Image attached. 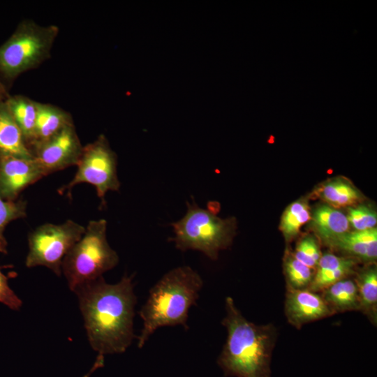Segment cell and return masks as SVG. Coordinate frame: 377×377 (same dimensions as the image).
I'll use <instances>...</instances> for the list:
<instances>
[{
	"instance_id": "obj_1",
	"label": "cell",
	"mask_w": 377,
	"mask_h": 377,
	"mask_svg": "<svg viewBox=\"0 0 377 377\" xmlns=\"http://www.w3.org/2000/svg\"><path fill=\"white\" fill-rule=\"evenodd\" d=\"M75 293L89 342L98 355L125 352L135 337L133 319L137 298L133 275L125 274L114 284L106 283L102 276Z\"/></svg>"
},
{
	"instance_id": "obj_2",
	"label": "cell",
	"mask_w": 377,
	"mask_h": 377,
	"mask_svg": "<svg viewBox=\"0 0 377 377\" xmlns=\"http://www.w3.org/2000/svg\"><path fill=\"white\" fill-rule=\"evenodd\" d=\"M221 323L227 338L217 363L226 376L271 377V360L277 337L272 323L256 325L248 320L234 300H225Z\"/></svg>"
},
{
	"instance_id": "obj_3",
	"label": "cell",
	"mask_w": 377,
	"mask_h": 377,
	"mask_svg": "<svg viewBox=\"0 0 377 377\" xmlns=\"http://www.w3.org/2000/svg\"><path fill=\"white\" fill-rule=\"evenodd\" d=\"M202 286L200 274L188 266L165 274L151 288L139 311L143 327L138 337V347H143L159 327L182 325L188 329L189 309L195 304Z\"/></svg>"
},
{
	"instance_id": "obj_4",
	"label": "cell",
	"mask_w": 377,
	"mask_h": 377,
	"mask_svg": "<svg viewBox=\"0 0 377 377\" xmlns=\"http://www.w3.org/2000/svg\"><path fill=\"white\" fill-rule=\"evenodd\" d=\"M59 29L23 20L0 45V79L8 87L19 75L48 59Z\"/></svg>"
},
{
	"instance_id": "obj_5",
	"label": "cell",
	"mask_w": 377,
	"mask_h": 377,
	"mask_svg": "<svg viewBox=\"0 0 377 377\" xmlns=\"http://www.w3.org/2000/svg\"><path fill=\"white\" fill-rule=\"evenodd\" d=\"M106 231L105 219L90 221L82 237L65 256L61 272L74 293L118 264V254L109 245Z\"/></svg>"
},
{
	"instance_id": "obj_6",
	"label": "cell",
	"mask_w": 377,
	"mask_h": 377,
	"mask_svg": "<svg viewBox=\"0 0 377 377\" xmlns=\"http://www.w3.org/2000/svg\"><path fill=\"white\" fill-rule=\"evenodd\" d=\"M171 226L175 233L171 240L177 249L198 251L214 260L231 244L236 228L233 218L221 219L195 202L187 203L184 216Z\"/></svg>"
},
{
	"instance_id": "obj_7",
	"label": "cell",
	"mask_w": 377,
	"mask_h": 377,
	"mask_svg": "<svg viewBox=\"0 0 377 377\" xmlns=\"http://www.w3.org/2000/svg\"><path fill=\"white\" fill-rule=\"evenodd\" d=\"M84 231L85 227L71 219L61 224L47 223L38 226L28 237L26 266H44L61 276L65 256Z\"/></svg>"
},
{
	"instance_id": "obj_8",
	"label": "cell",
	"mask_w": 377,
	"mask_h": 377,
	"mask_svg": "<svg viewBox=\"0 0 377 377\" xmlns=\"http://www.w3.org/2000/svg\"><path fill=\"white\" fill-rule=\"evenodd\" d=\"M77 169L73 178L58 191L60 194L82 183L93 185L101 200L105 205V197L110 191H117L120 182L117 176V156L111 149L105 135L101 134L94 142L84 146L82 155L77 164Z\"/></svg>"
},
{
	"instance_id": "obj_9",
	"label": "cell",
	"mask_w": 377,
	"mask_h": 377,
	"mask_svg": "<svg viewBox=\"0 0 377 377\" xmlns=\"http://www.w3.org/2000/svg\"><path fill=\"white\" fill-rule=\"evenodd\" d=\"M83 147L73 124L34 147L31 151L34 158L48 175L77 165Z\"/></svg>"
},
{
	"instance_id": "obj_10",
	"label": "cell",
	"mask_w": 377,
	"mask_h": 377,
	"mask_svg": "<svg viewBox=\"0 0 377 377\" xmlns=\"http://www.w3.org/2000/svg\"><path fill=\"white\" fill-rule=\"evenodd\" d=\"M46 174L34 158L0 155V195L16 200L20 193Z\"/></svg>"
},
{
	"instance_id": "obj_11",
	"label": "cell",
	"mask_w": 377,
	"mask_h": 377,
	"mask_svg": "<svg viewBox=\"0 0 377 377\" xmlns=\"http://www.w3.org/2000/svg\"><path fill=\"white\" fill-rule=\"evenodd\" d=\"M284 310L288 323L297 329L334 314L318 293L289 286H287Z\"/></svg>"
},
{
	"instance_id": "obj_12",
	"label": "cell",
	"mask_w": 377,
	"mask_h": 377,
	"mask_svg": "<svg viewBox=\"0 0 377 377\" xmlns=\"http://www.w3.org/2000/svg\"><path fill=\"white\" fill-rule=\"evenodd\" d=\"M357 260L338 256L332 253L322 254L316 267L313 279L306 288L318 293L332 284L348 277L355 272Z\"/></svg>"
},
{
	"instance_id": "obj_13",
	"label": "cell",
	"mask_w": 377,
	"mask_h": 377,
	"mask_svg": "<svg viewBox=\"0 0 377 377\" xmlns=\"http://www.w3.org/2000/svg\"><path fill=\"white\" fill-rule=\"evenodd\" d=\"M367 264L377 258V228L361 231H348L327 244Z\"/></svg>"
},
{
	"instance_id": "obj_14",
	"label": "cell",
	"mask_w": 377,
	"mask_h": 377,
	"mask_svg": "<svg viewBox=\"0 0 377 377\" xmlns=\"http://www.w3.org/2000/svg\"><path fill=\"white\" fill-rule=\"evenodd\" d=\"M309 221L312 230L326 245L349 231L346 214L327 204L317 206Z\"/></svg>"
},
{
	"instance_id": "obj_15",
	"label": "cell",
	"mask_w": 377,
	"mask_h": 377,
	"mask_svg": "<svg viewBox=\"0 0 377 377\" xmlns=\"http://www.w3.org/2000/svg\"><path fill=\"white\" fill-rule=\"evenodd\" d=\"M37 108L35 134L30 147L31 151L65 127L74 124L71 114L58 106L37 102Z\"/></svg>"
},
{
	"instance_id": "obj_16",
	"label": "cell",
	"mask_w": 377,
	"mask_h": 377,
	"mask_svg": "<svg viewBox=\"0 0 377 377\" xmlns=\"http://www.w3.org/2000/svg\"><path fill=\"white\" fill-rule=\"evenodd\" d=\"M5 101L0 103V155L34 158V155Z\"/></svg>"
},
{
	"instance_id": "obj_17",
	"label": "cell",
	"mask_w": 377,
	"mask_h": 377,
	"mask_svg": "<svg viewBox=\"0 0 377 377\" xmlns=\"http://www.w3.org/2000/svg\"><path fill=\"white\" fill-rule=\"evenodd\" d=\"M316 194L327 205L337 209L355 206L364 198L351 182L339 177L324 182L316 189Z\"/></svg>"
},
{
	"instance_id": "obj_18",
	"label": "cell",
	"mask_w": 377,
	"mask_h": 377,
	"mask_svg": "<svg viewBox=\"0 0 377 377\" xmlns=\"http://www.w3.org/2000/svg\"><path fill=\"white\" fill-rule=\"evenodd\" d=\"M5 102L30 149L35 134L38 101L23 95H10Z\"/></svg>"
},
{
	"instance_id": "obj_19",
	"label": "cell",
	"mask_w": 377,
	"mask_h": 377,
	"mask_svg": "<svg viewBox=\"0 0 377 377\" xmlns=\"http://www.w3.org/2000/svg\"><path fill=\"white\" fill-rule=\"evenodd\" d=\"M321 295L334 313L360 310L354 279L348 277L341 279L324 289Z\"/></svg>"
},
{
	"instance_id": "obj_20",
	"label": "cell",
	"mask_w": 377,
	"mask_h": 377,
	"mask_svg": "<svg viewBox=\"0 0 377 377\" xmlns=\"http://www.w3.org/2000/svg\"><path fill=\"white\" fill-rule=\"evenodd\" d=\"M360 310L374 323L377 320V269L374 263L361 269L354 279Z\"/></svg>"
},
{
	"instance_id": "obj_21",
	"label": "cell",
	"mask_w": 377,
	"mask_h": 377,
	"mask_svg": "<svg viewBox=\"0 0 377 377\" xmlns=\"http://www.w3.org/2000/svg\"><path fill=\"white\" fill-rule=\"evenodd\" d=\"M311 218V210L306 200L290 204L284 211L279 226L286 241L292 240L300 232V228Z\"/></svg>"
},
{
	"instance_id": "obj_22",
	"label": "cell",
	"mask_w": 377,
	"mask_h": 377,
	"mask_svg": "<svg viewBox=\"0 0 377 377\" xmlns=\"http://www.w3.org/2000/svg\"><path fill=\"white\" fill-rule=\"evenodd\" d=\"M27 216V202L22 199L6 200L0 195V252L6 254L8 243L4 237L6 227L11 221Z\"/></svg>"
},
{
	"instance_id": "obj_23",
	"label": "cell",
	"mask_w": 377,
	"mask_h": 377,
	"mask_svg": "<svg viewBox=\"0 0 377 377\" xmlns=\"http://www.w3.org/2000/svg\"><path fill=\"white\" fill-rule=\"evenodd\" d=\"M284 271L288 285L295 289H306L311 283L315 270L304 265L292 255H286Z\"/></svg>"
},
{
	"instance_id": "obj_24",
	"label": "cell",
	"mask_w": 377,
	"mask_h": 377,
	"mask_svg": "<svg viewBox=\"0 0 377 377\" xmlns=\"http://www.w3.org/2000/svg\"><path fill=\"white\" fill-rule=\"evenodd\" d=\"M292 255L304 265L315 269L322 253L317 240L308 235L300 239Z\"/></svg>"
},
{
	"instance_id": "obj_25",
	"label": "cell",
	"mask_w": 377,
	"mask_h": 377,
	"mask_svg": "<svg viewBox=\"0 0 377 377\" xmlns=\"http://www.w3.org/2000/svg\"><path fill=\"white\" fill-rule=\"evenodd\" d=\"M350 226L354 230L361 231L376 228V212L367 205H360L348 208L346 214Z\"/></svg>"
},
{
	"instance_id": "obj_26",
	"label": "cell",
	"mask_w": 377,
	"mask_h": 377,
	"mask_svg": "<svg viewBox=\"0 0 377 377\" xmlns=\"http://www.w3.org/2000/svg\"><path fill=\"white\" fill-rule=\"evenodd\" d=\"M8 277L1 271L0 267V302L13 310H19L22 302L10 288Z\"/></svg>"
},
{
	"instance_id": "obj_27",
	"label": "cell",
	"mask_w": 377,
	"mask_h": 377,
	"mask_svg": "<svg viewBox=\"0 0 377 377\" xmlns=\"http://www.w3.org/2000/svg\"><path fill=\"white\" fill-rule=\"evenodd\" d=\"M9 96L8 87L0 79V103L5 101Z\"/></svg>"
}]
</instances>
